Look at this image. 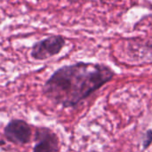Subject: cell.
Masks as SVG:
<instances>
[{"mask_svg": "<svg viewBox=\"0 0 152 152\" xmlns=\"http://www.w3.org/2000/svg\"><path fill=\"white\" fill-rule=\"evenodd\" d=\"M115 76L102 63L77 62L58 69L45 82L44 94L63 108H74Z\"/></svg>", "mask_w": 152, "mask_h": 152, "instance_id": "1", "label": "cell"}, {"mask_svg": "<svg viewBox=\"0 0 152 152\" xmlns=\"http://www.w3.org/2000/svg\"><path fill=\"white\" fill-rule=\"evenodd\" d=\"M31 135L32 131L30 126L23 120H12L4 128V136L9 142L14 144L23 145L29 142Z\"/></svg>", "mask_w": 152, "mask_h": 152, "instance_id": "3", "label": "cell"}, {"mask_svg": "<svg viewBox=\"0 0 152 152\" xmlns=\"http://www.w3.org/2000/svg\"><path fill=\"white\" fill-rule=\"evenodd\" d=\"M0 1H2V0H0Z\"/></svg>", "mask_w": 152, "mask_h": 152, "instance_id": "7", "label": "cell"}, {"mask_svg": "<svg viewBox=\"0 0 152 152\" xmlns=\"http://www.w3.org/2000/svg\"><path fill=\"white\" fill-rule=\"evenodd\" d=\"M65 38L61 35H53L35 43L32 46L30 55L37 61H44L61 53L65 46Z\"/></svg>", "mask_w": 152, "mask_h": 152, "instance_id": "2", "label": "cell"}, {"mask_svg": "<svg viewBox=\"0 0 152 152\" xmlns=\"http://www.w3.org/2000/svg\"><path fill=\"white\" fill-rule=\"evenodd\" d=\"M59 139L48 128H38L35 134V146L32 152H58Z\"/></svg>", "mask_w": 152, "mask_h": 152, "instance_id": "4", "label": "cell"}, {"mask_svg": "<svg viewBox=\"0 0 152 152\" xmlns=\"http://www.w3.org/2000/svg\"><path fill=\"white\" fill-rule=\"evenodd\" d=\"M145 140L143 142V149H148L152 143V130L149 129L145 134Z\"/></svg>", "mask_w": 152, "mask_h": 152, "instance_id": "5", "label": "cell"}, {"mask_svg": "<svg viewBox=\"0 0 152 152\" xmlns=\"http://www.w3.org/2000/svg\"><path fill=\"white\" fill-rule=\"evenodd\" d=\"M101 1H102V2H105V1H110V0H101Z\"/></svg>", "mask_w": 152, "mask_h": 152, "instance_id": "6", "label": "cell"}]
</instances>
